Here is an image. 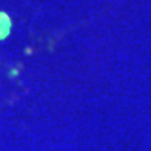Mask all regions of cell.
Instances as JSON below:
<instances>
[{
    "label": "cell",
    "instance_id": "cell-1",
    "mask_svg": "<svg viewBox=\"0 0 151 151\" xmlns=\"http://www.w3.org/2000/svg\"><path fill=\"white\" fill-rule=\"evenodd\" d=\"M12 29V20L11 16L5 11H0V42L6 40L11 34Z\"/></svg>",
    "mask_w": 151,
    "mask_h": 151
}]
</instances>
